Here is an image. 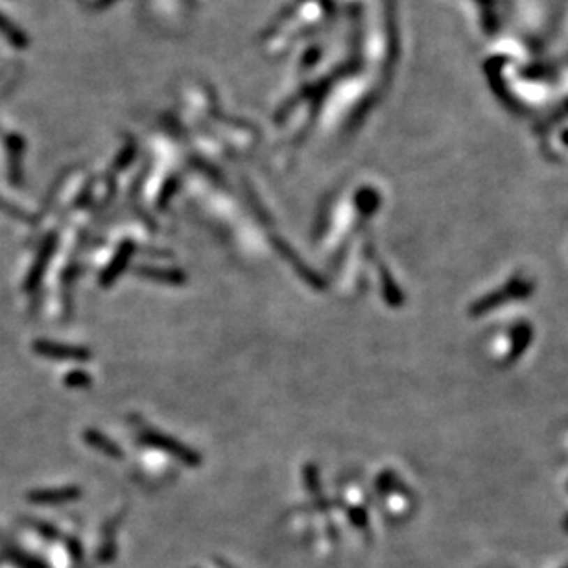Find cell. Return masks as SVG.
Segmentation results:
<instances>
[{"instance_id": "obj_1", "label": "cell", "mask_w": 568, "mask_h": 568, "mask_svg": "<svg viewBox=\"0 0 568 568\" xmlns=\"http://www.w3.org/2000/svg\"><path fill=\"white\" fill-rule=\"evenodd\" d=\"M43 354H48V357H80V354H85V352H80L77 349H61V347H52L50 343H41L37 347Z\"/></svg>"}]
</instances>
